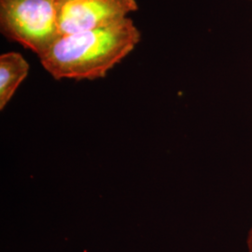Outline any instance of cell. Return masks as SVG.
Here are the masks:
<instances>
[{"label": "cell", "instance_id": "cell-1", "mask_svg": "<svg viewBox=\"0 0 252 252\" xmlns=\"http://www.w3.org/2000/svg\"><path fill=\"white\" fill-rule=\"evenodd\" d=\"M141 40L133 20L79 33L60 35L38 55L55 80H96L131 54Z\"/></svg>", "mask_w": 252, "mask_h": 252}, {"label": "cell", "instance_id": "cell-2", "mask_svg": "<svg viewBox=\"0 0 252 252\" xmlns=\"http://www.w3.org/2000/svg\"><path fill=\"white\" fill-rule=\"evenodd\" d=\"M55 1L0 0L1 34L38 56L60 36Z\"/></svg>", "mask_w": 252, "mask_h": 252}, {"label": "cell", "instance_id": "cell-3", "mask_svg": "<svg viewBox=\"0 0 252 252\" xmlns=\"http://www.w3.org/2000/svg\"><path fill=\"white\" fill-rule=\"evenodd\" d=\"M55 6L60 35L111 26L138 9L136 0H56Z\"/></svg>", "mask_w": 252, "mask_h": 252}, {"label": "cell", "instance_id": "cell-5", "mask_svg": "<svg viewBox=\"0 0 252 252\" xmlns=\"http://www.w3.org/2000/svg\"><path fill=\"white\" fill-rule=\"evenodd\" d=\"M247 245H248V250L249 252H252V228L248 235V240H247Z\"/></svg>", "mask_w": 252, "mask_h": 252}, {"label": "cell", "instance_id": "cell-4", "mask_svg": "<svg viewBox=\"0 0 252 252\" xmlns=\"http://www.w3.org/2000/svg\"><path fill=\"white\" fill-rule=\"evenodd\" d=\"M29 72V63L16 52H9L0 56V109L8 105L21 83Z\"/></svg>", "mask_w": 252, "mask_h": 252}]
</instances>
